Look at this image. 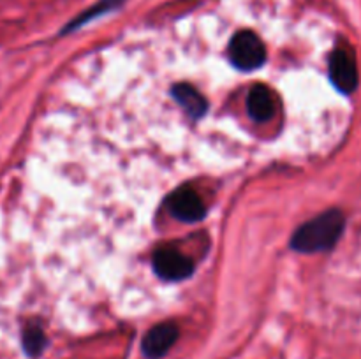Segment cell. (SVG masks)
<instances>
[{"instance_id":"cell-8","label":"cell","mask_w":361,"mask_h":359,"mask_svg":"<svg viewBox=\"0 0 361 359\" xmlns=\"http://www.w3.org/2000/svg\"><path fill=\"white\" fill-rule=\"evenodd\" d=\"M21 341H23L25 352H27L30 358H37V355L42 354V351H44L46 347V341L48 340H46V334L44 331H42V327L37 326V324H32V326L25 327Z\"/></svg>"},{"instance_id":"cell-5","label":"cell","mask_w":361,"mask_h":359,"mask_svg":"<svg viewBox=\"0 0 361 359\" xmlns=\"http://www.w3.org/2000/svg\"><path fill=\"white\" fill-rule=\"evenodd\" d=\"M152 267L159 278L176 282L185 280L194 273V263L189 256L175 246H162L152 257Z\"/></svg>"},{"instance_id":"cell-4","label":"cell","mask_w":361,"mask_h":359,"mask_svg":"<svg viewBox=\"0 0 361 359\" xmlns=\"http://www.w3.org/2000/svg\"><path fill=\"white\" fill-rule=\"evenodd\" d=\"M245 109L250 122L256 125L271 123L281 111L277 90L267 81H256L247 92Z\"/></svg>"},{"instance_id":"cell-7","label":"cell","mask_w":361,"mask_h":359,"mask_svg":"<svg viewBox=\"0 0 361 359\" xmlns=\"http://www.w3.org/2000/svg\"><path fill=\"white\" fill-rule=\"evenodd\" d=\"M178 327L173 322H161L152 327L141 341V351L148 359H159L169 352L178 340Z\"/></svg>"},{"instance_id":"cell-2","label":"cell","mask_w":361,"mask_h":359,"mask_svg":"<svg viewBox=\"0 0 361 359\" xmlns=\"http://www.w3.org/2000/svg\"><path fill=\"white\" fill-rule=\"evenodd\" d=\"M226 51L233 65L242 73H259L268 62L267 42L250 28L235 32L226 46Z\"/></svg>"},{"instance_id":"cell-6","label":"cell","mask_w":361,"mask_h":359,"mask_svg":"<svg viewBox=\"0 0 361 359\" xmlns=\"http://www.w3.org/2000/svg\"><path fill=\"white\" fill-rule=\"evenodd\" d=\"M168 210L176 220L194 224V222H200L204 218L207 204L192 187L182 185L168 196Z\"/></svg>"},{"instance_id":"cell-3","label":"cell","mask_w":361,"mask_h":359,"mask_svg":"<svg viewBox=\"0 0 361 359\" xmlns=\"http://www.w3.org/2000/svg\"><path fill=\"white\" fill-rule=\"evenodd\" d=\"M328 77L335 90L351 95L358 90L360 69L355 51L349 46L341 44L330 53L328 58Z\"/></svg>"},{"instance_id":"cell-1","label":"cell","mask_w":361,"mask_h":359,"mask_svg":"<svg viewBox=\"0 0 361 359\" xmlns=\"http://www.w3.org/2000/svg\"><path fill=\"white\" fill-rule=\"evenodd\" d=\"M345 229V215L337 208L323 211L296 229L291 246L296 252L317 253L334 248Z\"/></svg>"}]
</instances>
